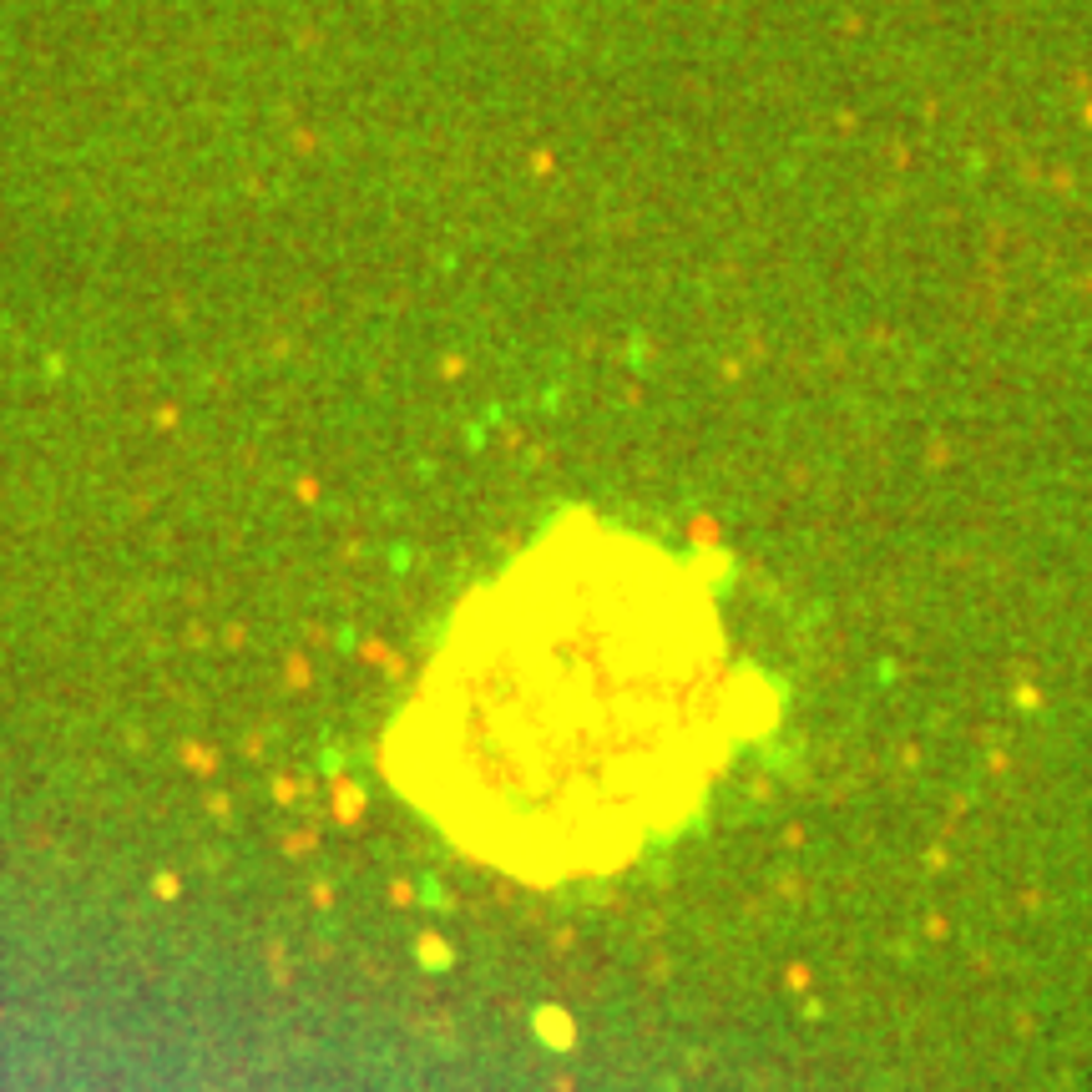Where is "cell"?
<instances>
[{
  "label": "cell",
  "instance_id": "6da1fadb",
  "mask_svg": "<svg viewBox=\"0 0 1092 1092\" xmlns=\"http://www.w3.org/2000/svg\"><path fill=\"white\" fill-rule=\"evenodd\" d=\"M754 693L698 566L577 511L455 607L385 774L501 875H612L703 805Z\"/></svg>",
  "mask_w": 1092,
  "mask_h": 1092
}]
</instances>
